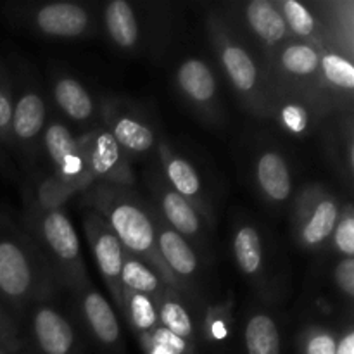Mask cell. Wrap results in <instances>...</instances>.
<instances>
[{"label": "cell", "mask_w": 354, "mask_h": 354, "mask_svg": "<svg viewBox=\"0 0 354 354\" xmlns=\"http://www.w3.org/2000/svg\"><path fill=\"white\" fill-rule=\"evenodd\" d=\"M335 354H354V332L353 328H348L341 337L337 339V348Z\"/></svg>", "instance_id": "cell-38"}, {"label": "cell", "mask_w": 354, "mask_h": 354, "mask_svg": "<svg viewBox=\"0 0 354 354\" xmlns=\"http://www.w3.org/2000/svg\"><path fill=\"white\" fill-rule=\"evenodd\" d=\"M83 201L88 209L95 211L106 220L128 254L152 266L166 287L185 296L158 251L154 209L152 206H147L144 199L131 190V187L95 183L86 190Z\"/></svg>", "instance_id": "cell-1"}, {"label": "cell", "mask_w": 354, "mask_h": 354, "mask_svg": "<svg viewBox=\"0 0 354 354\" xmlns=\"http://www.w3.org/2000/svg\"><path fill=\"white\" fill-rule=\"evenodd\" d=\"M100 116L104 120V128L113 135L116 144L128 158L145 156L154 149V130L137 111L124 107L120 100L111 99L102 104Z\"/></svg>", "instance_id": "cell-14"}, {"label": "cell", "mask_w": 354, "mask_h": 354, "mask_svg": "<svg viewBox=\"0 0 354 354\" xmlns=\"http://www.w3.org/2000/svg\"><path fill=\"white\" fill-rule=\"evenodd\" d=\"M207 33L218 62L235 95L256 116L272 118V88L265 71L259 68L251 52L216 14L207 17Z\"/></svg>", "instance_id": "cell-5"}, {"label": "cell", "mask_w": 354, "mask_h": 354, "mask_svg": "<svg viewBox=\"0 0 354 354\" xmlns=\"http://www.w3.org/2000/svg\"><path fill=\"white\" fill-rule=\"evenodd\" d=\"M242 17L252 37L268 50V54L290 40L277 0H251L242 7Z\"/></svg>", "instance_id": "cell-23"}, {"label": "cell", "mask_w": 354, "mask_h": 354, "mask_svg": "<svg viewBox=\"0 0 354 354\" xmlns=\"http://www.w3.org/2000/svg\"><path fill=\"white\" fill-rule=\"evenodd\" d=\"M28 23L37 33L55 40H75L93 30V16L85 6L76 2H50L33 7Z\"/></svg>", "instance_id": "cell-15"}, {"label": "cell", "mask_w": 354, "mask_h": 354, "mask_svg": "<svg viewBox=\"0 0 354 354\" xmlns=\"http://www.w3.org/2000/svg\"><path fill=\"white\" fill-rule=\"evenodd\" d=\"M354 90L353 57L335 48H324L318 68L317 93L330 106L349 100Z\"/></svg>", "instance_id": "cell-22"}, {"label": "cell", "mask_w": 354, "mask_h": 354, "mask_svg": "<svg viewBox=\"0 0 354 354\" xmlns=\"http://www.w3.org/2000/svg\"><path fill=\"white\" fill-rule=\"evenodd\" d=\"M24 325L38 354H78V337L69 318L52 303L41 301L30 308Z\"/></svg>", "instance_id": "cell-12"}, {"label": "cell", "mask_w": 354, "mask_h": 354, "mask_svg": "<svg viewBox=\"0 0 354 354\" xmlns=\"http://www.w3.org/2000/svg\"><path fill=\"white\" fill-rule=\"evenodd\" d=\"M83 232L88 242L90 252L95 261V268L104 280L113 304L121 311L123 308V287H121V268H123L124 249L120 239L114 235L109 225L95 211L88 209L83 214Z\"/></svg>", "instance_id": "cell-9"}, {"label": "cell", "mask_w": 354, "mask_h": 354, "mask_svg": "<svg viewBox=\"0 0 354 354\" xmlns=\"http://www.w3.org/2000/svg\"><path fill=\"white\" fill-rule=\"evenodd\" d=\"M41 152L50 165V176L40 183L35 203L62 207L69 197L86 192L93 185L80 138L61 120L47 121L41 135Z\"/></svg>", "instance_id": "cell-4"}, {"label": "cell", "mask_w": 354, "mask_h": 354, "mask_svg": "<svg viewBox=\"0 0 354 354\" xmlns=\"http://www.w3.org/2000/svg\"><path fill=\"white\" fill-rule=\"evenodd\" d=\"M142 348H144V353L145 354H171L168 351V349L161 348V346L154 344V342L147 341V339H144V341H140Z\"/></svg>", "instance_id": "cell-39"}, {"label": "cell", "mask_w": 354, "mask_h": 354, "mask_svg": "<svg viewBox=\"0 0 354 354\" xmlns=\"http://www.w3.org/2000/svg\"><path fill=\"white\" fill-rule=\"evenodd\" d=\"M254 182L258 192L270 206H286L292 201V173L279 149H265L256 156Z\"/></svg>", "instance_id": "cell-20"}, {"label": "cell", "mask_w": 354, "mask_h": 354, "mask_svg": "<svg viewBox=\"0 0 354 354\" xmlns=\"http://www.w3.org/2000/svg\"><path fill=\"white\" fill-rule=\"evenodd\" d=\"M24 225V232L47 261L57 287L78 294L92 286L78 232L64 207H45L35 203L28 209Z\"/></svg>", "instance_id": "cell-3"}, {"label": "cell", "mask_w": 354, "mask_h": 354, "mask_svg": "<svg viewBox=\"0 0 354 354\" xmlns=\"http://www.w3.org/2000/svg\"><path fill=\"white\" fill-rule=\"evenodd\" d=\"M121 287L128 292H137L149 296L152 301L161 299L166 286L162 283L161 277L156 273L152 266L144 263L142 259L124 252L123 268H121Z\"/></svg>", "instance_id": "cell-28"}, {"label": "cell", "mask_w": 354, "mask_h": 354, "mask_svg": "<svg viewBox=\"0 0 354 354\" xmlns=\"http://www.w3.org/2000/svg\"><path fill=\"white\" fill-rule=\"evenodd\" d=\"M324 47L313 41L287 40L270 54L272 59V93L318 95V68ZM320 97V95H318Z\"/></svg>", "instance_id": "cell-7"}, {"label": "cell", "mask_w": 354, "mask_h": 354, "mask_svg": "<svg viewBox=\"0 0 354 354\" xmlns=\"http://www.w3.org/2000/svg\"><path fill=\"white\" fill-rule=\"evenodd\" d=\"M283 21L287 24L290 38L301 41H313L324 47V28L320 16L313 6L299 0H277Z\"/></svg>", "instance_id": "cell-26"}, {"label": "cell", "mask_w": 354, "mask_h": 354, "mask_svg": "<svg viewBox=\"0 0 354 354\" xmlns=\"http://www.w3.org/2000/svg\"><path fill=\"white\" fill-rule=\"evenodd\" d=\"M151 190L156 203L154 207L161 220L192 245L204 248L207 242L206 228L209 223L204 220L203 214L189 201L169 189L162 178H152Z\"/></svg>", "instance_id": "cell-13"}, {"label": "cell", "mask_w": 354, "mask_h": 354, "mask_svg": "<svg viewBox=\"0 0 354 354\" xmlns=\"http://www.w3.org/2000/svg\"><path fill=\"white\" fill-rule=\"evenodd\" d=\"M337 335L325 327H310L301 337V354H335Z\"/></svg>", "instance_id": "cell-35"}, {"label": "cell", "mask_w": 354, "mask_h": 354, "mask_svg": "<svg viewBox=\"0 0 354 354\" xmlns=\"http://www.w3.org/2000/svg\"><path fill=\"white\" fill-rule=\"evenodd\" d=\"M57 290L47 261L30 235L0 220V301L24 325L31 306L54 297Z\"/></svg>", "instance_id": "cell-2"}, {"label": "cell", "mask_w": 354, "mask_h": 354, "mask_svg": "<svg viewBox=\"0 0 354 354\" xmlns=\"http://www.w3.org/2000/svg\"><path fill=\"white\" fill-rule=\"evenodd\" d=\"M175 86L190 109L204 121L221 118L220 90L214 69L203 57H185L175 69Z\"/></svg>", "instance_id": "cell-11"}, {"label": "cell", "mask_w": 354, "mask_h": 354, "mask_svg": "<svg viewBox=\"0 0 354 354\" xmlns=\"http://www.w3.org/2000/svg\"><path fill=\"white\" fill-rule=\"evenodd\" d=\"M232 254L239 272L249 282L259 286L266 268V248L259 228L252 223L239 225L232 239Z\"/></svg>", "instance_id": "cell-24"}, {"label": "cell", "mask_w": 354, "mask_h": 354, "mask_svg": "<svg viewBox=\"0 0 354 354\" xmlns=\"http://www.w3.org/2000/svg\"><path fill=\"white\" fill-rule=\"evenodd\" d=\"M76 296L80 297L82 320L93 341L107 351H121L123 348L121 325L111 301L93 286H88Z\"/></svg>", "instance_id": "cell-18"}, {"label": "cell", "mask_w": 354, "mask_h": 354, "mask_svg": "<svg viewBox=\"0 0 354 354\" xmlns=\"http://www.w3.org/2000/svg\"><path fill=\"white\" fill-rule=\"evenodd\" d=\"M102 23L109 40L123 52L137 50L142 26L135 7L128 0H111L102 9Z\"/></svg>", "instance_id": "cell-25"}, {"label": "cell", "mask_w": 354, "mask_h": 354, "mask_svg": "<svg viewBox=\"0 0 354 354\" xmlns=\"http://www.w3.org/2000/svg\"><path fill=\"white\" fill-rule=\"evenodd\" d=\"M341 204L322 183H310L294 199L292 232L297 245L304 251H320L332 237Z\"/></svg>", "instance_id": "cell-6"}, {"label": "cell", "mask_w": 354, "mask_h": 354, "mask_svg": "<svg viewBox=\"0 0 354 354\" xmlns=\"http://www.w3.org/2000/svg\"><path fill=\"white\" fill-rule=\"evenodd\" d=\"M121 313L127 318L131 330L137 334L138 341L147 337L159 325L158 304L149 296L123 290V308Z\"/></svg>", "instance_id": "cell-30"}, {"label": "cell", "mask_w": 354, "mask_h": 354, "mask_svg": "<svg viewBox=\"0 0 354 354\" xmlns=\"http://www.w3.org/2000/svg\"><path fill=\"white\" fill-rule=\"evenodd\" d=\"M144 339L161 346V348L168 349L171 354H194V342L178 337V335L166 330V328L161 327V325H158V327H156L154 330ZM144 339H140V341H144Z\"/></svg>", "instance_id": "cell-36"}, {"label": "cell", "mask_w": 354, "mask_h": 354, "mask_svg": "<svg viewBox=\"0 0 354 354\" xmlns=\"http://www.w3.org/2000/svg\"><path fill=\"white\" fill-rule=\"evenodd\" d=\"M88 175L95 183L133 187L130 158L121 151L113 135L104 127H95L78 135Z\"/></svg>", "instance_id": "cell-10"}, {"label": "cell", "mask_w": 354, "mask_h": 354, "mask_svg": "<svg viewBox=\"0 0 354 354\" xmlns=\"http://www.w3.org/2000/svg\"><path fill=\"white\" fill-rule=\"evenodd\" d=\"M48 121L47 99L40 85L24 78L19 88H14L12 118H10L9 147L23 158H33L41 152V135Z\"/></svg>", "instance_id": "cell-8"}, {"label": "cell", "mask_w": 354, "mask_h": 354, "mask_svg": "<svg viewBox=\"0 0 354 354\" xmlns=\"http://www.w3.org/2000/svg\"><path fill=\"white\" fill-rule=\"evenodd\" d=\"M334 282L348 299L354 296V258H341L334 270Z\"/></svg>", "instance_id": "cell-37"}, {"label": "cell", "mask_w": 354, "mask_h": 354, "mask_svg": "<svg viewBox=\"0 0 354 354\" xmlns=\"http://www.w3.org/2000/svg\"><path fill=\"white\" fill-rule=\"evenodd\" d=\"M332 245L334 251L341 258H353L354 256V214L351 204H346L341 209L337 225L332 232Z\"/></svg>", "instance_id": "cell-33"}, {"label": "cell", "mask_w": 354, "mask_h": 354, "mask_svg": "<svg viewBox=\"0 0 354 354\" xmlns=\"http://www.w3.org/2000/svg\"><path fill=\"white\" fill-rule=\"evenodd\" d=\"M158 315L159 325L165 327L166 330L173 332V334L185 339V341H196V322H194L192 313L187 308L182 294L166 287L161 299L158 301Z\"/></svg>", "instance_id": "cell-27"}, {"label": "cell", "mask_w": 354, "mask_h": 354, "mask_svg": "<svg viewBox=\"0 0 354 354\" xmlns=\"http://www.w3.org/2000/svg\"><path fill=\"white\" fill-rule=\"evenodd\" d=\"M24 344H26V335L23 325L0 301V349L7 354H17L23 351Z\"/></svg>", "instance_id": "cell-32"}, {"label": "cell", "mask_w": 354, "mask_h": 354, "mask_svg": "<svg viewBox=\"0 0 354 354\" xmlns=\"http://www.w3.org/2000/svg\"><path fill=\"white\" fill-rule=\"evenodd\" d=\"M332 109L318 95H299V93H275L273 95V114L280 127L294 137H308L318 121Z\"/></svg>", "instance_id": "cell-19"}, {"label": "cell", "mask_w": 354, "mask_h": 354, "mask_svg": "<svg viewBox=\"0 0 354 354\" xmlns=\"http://www.w3.org/2000/svg\"><path fill=\"white\" fill-rule=\"evenodd\" d=\"M158 156L166 185L189 201L211 227L214 223V211L196 166L183 156L176 154L166 142H159Z\"/></svg>", "instance_id": "cell-16"}, {"label": "cell", "mask_w": 354, "mask_h": 354, "mask_svg": "<svg viewBox=\"0 0 354 354\" xmlns=\"http://www.w3.org/2000/svg\"><path fill=\"white\" fill-rule=\"evenodd\" d=\"M14 104V82L6 66L0 62V144L9 145L10 118Z\"/></svg>", "instance_id": "cell-34"}, {"label": "cell", "mask_w": 354, "mask_h": 354, "mask_svg": "<svg viewBox=\"0 0 354 354\" xmlns=\"http://www.w3.org/2000/svg\"><path fill=\"white\" fill-rule=\"evenodd\" d=\"M244 346L248 354H280V332L272 315L256 311L244 327Z\"/></svg>", "instance_id": "cell-29"}, {"label": "cell", "mask_w": 354, "mask_h": 354, "mask_svg": "<svg viewBox=\"0 0 354 354\" xmlns=\"http://www.w3.org/2000/svg\"><path fill=\"white\" fill-rule=\"evenodd\" d=\"M152 209H154L156 218V242H158V251L161 254L162 263L171 273L173 279L182 287L183 294H189L192 282L197 279V273L201 268L196 248L187 239L176 234L173 228H169L161 220L154 206H152Z\"/></svg>", "instance_id": "cell-17"}, {"label": "cell", "mask_w": 354, "mask_h": 354, "mask_svg": "<svg viewBox=\"0 0 354 354\" xmlns=\"http://www.w3.org/2000/svg\"><path fill=\"white\" fill-rule=\"evenodd\" d=\"M50 90L55 107L69 121L76 124H90L99 120L100 109L95 99L75 76L64 71L55 73Z\"/></svg>", "instance_id": "cell-21"}, {"label": "cell", "mask_w": 354, "mask_h": 354, "mask_svg": "<svg viewBox=\"0 0 354 354\" xmlns=\"http://www.w3.org/2000/svg\"><path fill=\"white\" fill-rule=\"evenodd\" d=\"M232 334L230 306H211L203 320V335L206 341L218 344L225 342Z\"/></svg>", "instance_id": "cell-31"}]
</instances>
